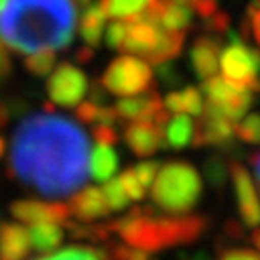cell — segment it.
<instances>
[{
	"instance_id": "33",
	"label": "cell",
	"mask_w": 260,
	"mask_h": 260,
	"mask_svg": "<svg viewBox=\"0 0 260 260\" xmlns=\"http://www.w3.org/2000/svg\"><path fill=\"white\" fill-rule=\"evenodd\" d=\"M91 135H93V139L99 143V145H116L120 137H118V131L114 129L112 125H104V123H96L93 129H91Z\"/></svg>"
},
{
	"instance_id": "19",
	"label": "cell",
	"mask_w": 260,
	"mask_h": 260,
	"mask_svg": "<svg viewBox=\"0 0 260 260\" xmlns=\"http://www.w3.org/2000/svg\"><path fill=\"white\" fill-rule=\"evenodd\" d=\"M193 127H195V121L187 114L170 116L162 131V147L172 150L185 149L187 145H191V139H193Z\"/></svg>"
},
{
	"instance_id": "22",
	"label": "cell",
	"mask_w": 260,
	"mask_h": 260,
	"mask_svg": "<svg viewBox=\"0 0 260 260\" xmlns=\"http://www.w3.org/2000/svg\"><path fill=\"white\" fill-rule=\"evenodd\" d=\"M162 103L170 114H187V116H199L205 106L203 94L197 87H185L183 91L168 93Z\"/></svg>"
},
{
	"instance_id": "45",
	"label": "cell",
	"mask_w": 260,
	"mask_h": 260,
	"mask_svg": "<svg viewBox=\"0 0 260 260\" xmlns=\"http://www.w3.org/2000/svg\"><path fill=\"white\" fill-rule=\"evenodd\" d=\"M251 241H252V245H254V247L260 251V228H254V230H252Z\"/></svg>"
},
{
	"instance_id": "4",
	"label": "cell",
	"mask_w": 260,
	"mask_h": 260,
	"mask_svg": "<svg viewBox=\"0 0 260 260\" xmlns=\"http://www.w3.org/2000/svg\"><path fill=\"white\" fill-rule=\"evenodd\" d=\"M152 203L172 216L189 214L203 195V181L195 166L183 160H172L158 168L152 181Z\"/></svg>"
},
{
	"instance_id": "20",
	"label": "cell",
	"mask_w": 260,
	"mask_h": 260,
	"mask_svg": "<svg viewBox=\"0 0 260 260\" xmlns=\"http://www.w3.org/2000/svg\"><path fill=\"white\" fill-rule=\"evenodd\" d=\"M99 6L106 18L114 21H131L149 14L154 0H101Z\"/></svg>"
},
{
	"instance_id": "49",
	"label": "cell",
	"mask_w": 260,
	"mask_h": 260,
	"mask_svg": "<svg viewBox=\"0 0 260 260\" xmlns=\"http://www.w3.org/2000/svg\"><path fill=\"white\" fill-rule=\"evenodd\" d=\"M193 260H201V258H193Z\"/></svg>"
},
{
	"instance_id": "3",
	"label": "cell",
	"mask_w": 260,
	"mask_h": 260,
	"mask_svg": "<svg viewBox=\"0 0 260 260\" xmlns=\"http://www.w3.org/2000/svg\"><path fill=\"white\" fill-rule=\"evenodd\" d=\"M208 228V218L201 214L156 216L154 208H133L125 216L106 223L110 233H118L125 245L145 252H158L177 245L195 243Z\"/></svg>"
},
{
	"instance_id": "17",
	"label": "cell",
	"mask_w": 260,
	"mask_h": 260,
	"mask_svg": "<svg viewBox=\"0 0 260 260\" xmlns=\"http://www.w3.org/2000/svg\"><path fill=\"white\" fill-rule=\"evenodd\" d=\"M29 249L31 245L25 228L0 222V260H25Z\"/></svg>"
},
{
	"instance_id": "21",
	"label": "cell",
	"mask_w": 260,
	"mask_h": 260,
	"mask_svg": "<svg viewBox=\"0 0 260 260\" xmlns=\"http://www.w3.org/2000/svg\"><path fill=\"white\" fill-rule=\"evenodd\" d=\"M120 158L108 145H99L89 150V172L96 183H106L118 172Z\"/></svg>"
},
{
	"instance_id": "48",
	"label": "cell",
	"mask_w": 260,
	"mask_h": 260,
	"mask_svg": "<svg viewBox=\"0 0 260 260\" xmlns=\"http://www.w3.org/2000/svg\"><path fill=\"white\" fill-rule=\"evenodd\" d=\"M77 2H79V4H83V6H87V4H89V0H77Z\"/></svg>"
},
{
	"instance_id": "41",
	"label": "cell",
	"mask_w": 260,
	"mask_h": 260,
	"mask_svg": "<svg viewBox=\"0 0 260 260\" xmlns=\"http://www.w3.org/2000/svg\"><path fill=\"white\" fill-rule=\"evenodd\" d=\"M225 235H230V237H235V239H243V230L239 223H235L233 220H230V222L225 223Z\"/></svg>"
},
{
	"instance_id": "31",
	"label": "cell",
	"mask_w": 260,
	"mask_h": 260,
	"mask_svg": "<svg viewBox=\"0 0 260 260\" xmlns=\"http://www.w3.org/2000/svg\"><path fill=\"white\" fill-rule=\"evenodd\" d=\"M206 177L214 187H222L228 177V166L220 156H212L206 162Z\"/></svg>"
},
{
	"instance_id": "18",
	"label": "cell",
	"mask_w": 260,
	"mask_h": 260,
	"mask_svg": "<svg viewBox=\"0 0 260 260\" xmlns=\"http://www.w3.org/2000/svg\"><path fill=\"white\" fill-rule=\"evenodd\" d=\"M191 66L195 74L205 81L208 77L216 75L218 60H220V45L218 41L210 37H199L191 47Z\"/></svg>"
},
{
	"instance_id": "28",
	"label": "cell",
	"mask_w": 260,
	"mask_h": 260,
	"mask_svg": "<svg viewBox=\"0 0 260 260\" xmlns=\"http://www.w3.org/2000/svg\"><path fill=\"white\" fill-rule=\"evenodd\" d=\"M104 254L108 260H156L150 256V252L139 251V249H133L129 245H123V243H112L106 241L104 245Z\"/></svg>"
},
{
	"instance_id": "35",
	"label": "cell",
	"mask_w": 260,
	"mask_h": 260,
	"mask_svg": "<svg viewBox=\"0 0 260 260\" xmlns=\"http://www.w3.org/2000/svg\"><path fill=\"white\" fill-rule=\"evenodd\" d=\"M99 108H101V104H94L91 101L79 103L75 106V118L81 123H94L96 116H99Z\"/></svg>"
},
{
	"instance_id": "16",
	"label": "cell",
	"mask_w": 260,
	"mask_h": 260,
	"mask_svg": "<svg viewBox=\"0 0 260 260\" xmlns=\"http://www.w3.org/2000/svg\"><path fill=\"white\" fill-rule=\"evenodd\" d=\"M123 139L127 147L137 156H152L162 147V131L150 120L131 121L123 131Z\"/></svg>"
},
{
	"instance_id": "7",
	"label": "cell",
	"mask_w": 260,
	"mask_h": 260,
	"mask_svg": "<svg viewBox=\"0 0 260 260\" xmlns=\"http://www.w3.org/2000/svg\"><path fill=\"white\" fill-rule=\"evenodd\" d=\"M203 91L208 99L206 106L232 121H241L252 103V91L218 75L205 79Z\"/></svg>"
},
{
	"instance_id": "44",
	"label": "cell",
	"mask_w": 260,
	"mask_h": 260,
	"mask_svg": "<svg viewBox=\"0 0 260 260\" xmlns=\"http://www.w3.org/2000/svg\"><path fill=\"white\" fill-rule=\"evenodd\" d=\"M249 160H251V166L254 170V176H256V181H258V187H260V152L251 154Z\"/></svg>"
},
{
	"instance_id": "46",
	"label": "cell",
	"mask_w": 260,
	"mask_h": 260,
	"mask_svg": "<svg viewBox=\"0 0 260 260\" xmlns=\"http://www.w3.org/2000/svg\"><path fill=\"white\" fill-rule=\"evenodd\" d=\"M258 10H260V0H251V4L247 8V16H251V14L258 12Z\"/></svg>"
},
{
	"instance_id": "40",
	"label": "cell",
	"mask_w": 260,
	"mask_h": 260,
	"mask_svg": "<svg viewBox=\"0 0 260 260\" xmlns=\"http://www.w3.org/2000/svg\"><path fill=\"white\" fill-rule=\"evenodd\" d=\"M247 23H251V35L256 41V45H260V10L247 16Z\"/></svg>"
},
{
	"instance_id": "13",
	"label": "cell",
	"mask_w": 260,
	"mask_h": 260,
	"mask_svg": "<svg viewBox=\"0 0 260 260\" xmlns=\"http://www.w3.org/2000/svg\"><path fill=\"white\" fill-rule=\"evenodd\" d=\"M149 18L164 31L187 33L193 21V10L187 0H154Z\"/></svg>"
},
{
	"instance_id": "38",
	"label": "cell",
	"mask_w": 260,
	"mask_h": 260,
	"mask_svg": "<svg viewBox=\"0 0 260 260\" xmlns=\"http://www.w3.org/2000/svg\"><path fill=\"white\" fill-rule=\"evenodd\" d=\"M118 120H120V118H118V114L114 110V106H101V108H99V116H96V121H99V123L114 125Z\"/></svg>"
},
{
	"instance_id": "29",
	"label": "cell",
	"mask_w": 260,
	"mask_h": 260,
	"mask_svg": "<svg viewBox=\"0 0 260 260\" xmlns=\"http://www.w3.org/2000/svg\"><path fill=\"white\" fill-rule=\"evenodd\" d=\"M101 191H103L104 201H106V205L110 208V212L112 210H121V208H125L127 203H129V199L123 193V189H121L118 179H108Z\"/></svg>"
},
{
	"instance_id": "5",
	"label": "cell",
	"mask_w": 260,
	"mask_h": 260,
	"mask_svg": "<svg viewBox=\"0 0 260 260\" xmlns=\"http://www.w3.org/2000/svg\"><path fill=\"white\" fill-rule=\"evenodd\" d=\"M104 89L118 96H137V94L147 93L149 89H154V79H152V70L150 64L141 60L137 56L123 54L118 56L112 62L103 79L99 81Z\"/></svg>"
},
{
	"instance_id": "24",
	"label": "cell",
	"mask_w": 260,
	"mask_h": 260,
	"mask_svg": "<svg viewBox=\"0 0 260 260\" xmlns=\"http://www.w3.org/2000/svg\"><path fill=\"white\" fill-rule=\"evenodd\" d=\"M104 23H106V16L99 4H91L85 10L83 18H81V39L85 41V47H99L101 39H103Z\"/></svg>"
},
{
	"instance_id": "47",
	"label": "cell",
	"mask_w": 260,
	"mask_h": 260,
	"mask_svg": "<svg viewBox=\"0 0 260 260\" xmlns=\"http://www.w3.org/2000/svg\"><path fill=\"white\" fill-rule=\"evenodd\" d=\"M4 152H6V141H4V137L0 135V158L4 156Z\"/></svg>"
},
{
	"instance_id": "39",
	"label": "cell",
	"mask_w": 260,
	"mask_h": 260,
	"mask_svg": "<svg viewBox=\"0 0 260 260\" xmlns=\"http://www.w3.org/2000/svg\"><path fill=\"white\" fill-rule=\"evenodd\" d=\"M10 72H12V62H10L8 48L0 43V79L8 77Z\"/></svg>"
},
{
	"instance_id": "6",
	"label": "cell",
	"mask_w": 260,
	"mask_h": 260,
	"mask_svg": "<svg viewBox=\"0 0 260 260\" xmlns=\"http://www.w3.org/2000/svg\"><path fill=\"white\" fill-rule=\"evenodd\" d=\"M230 39L218 60L223 77L249 91H260V50L245 45L235 33H230Z\"/></svg>"
},
{
	"instance_id": "43",
	"label": "cell",
	"mask_w": 260,
	"mask_h": 260,
	"mask_svg": "<svg viewBox=\"0 0 260 260\" xmlns=\"http://www.w3.org/2000/svg\"><path fill=\"white\" fill-rule=\"evenodd\" d=\"M10 116H12V110H10V106L6 103H2V101H0V129L8 125Z\"/></svg>"
},
{
	"instance_id": "26",
	"label": "cell",
	"mask_w": 260,
	"mask_h": 260,
	"mask_svg": "<svg viewBox=\"0 0 260 260\" xmlns=\"http://www.w3.org/2000/svg\"><path fill=\"white\" fill-rule=\"evenodd\" d=\"M56 54L54 50H41V52H33L23 60V68L27 70L31 75L35 77H45L54 70Z\"/></svg>"
},
{
	"instance_id": "14",
	"label": "cell",
	"mask_w": 260,
	"mask_h": 260,
	"mask_svg": "<svg viewBox=\"0 0 260 260\" xmlns=\"http://www.w3.org/2000/svg\"><path fill=\"white\" fill-rule=\"evenodd\" d=\"M68 208H70V216H74L81 223L94 222L110 214V208L106 205L103 191L99 187H85L81 191L74 193L68 203Z\"/></svg>"
},
{
	"instance_id": "1",
	"label": "cell",
	"mask_w": 260,
	"mask_h": 260,
	"mask_svg": "<svg viewBox=\"0 0 260 260\" xmlns=\"http://www.w3.org/2000/svg\"><path fill=\"white\" fill-rule=\"evenodd\" d=\"M89 150V137L77 123L33 114L14 133L8 174L50 199L74 195L87 179Z\"/></svg>"
},
{
	"instance_id": "27",
	"label": "cell",
	"mask_w": 260,
	"mask_h": 260,
	"mask_svg": "<svg viewBox=\"0 0 260 260\" xmlns=\"http://www.w3.org/2000/svg\"><path fill=\"white\" fill-rule=\"evenodd\" d=\"M233 135L243 143L260 145V114H251L243 121L233 123Z\"/></svg>"
},
{
	"instance_id": "37",
	"label": "cell",
	"mask_w": 260,
	"mask_h": 260,
	"mask_svg": "<svg viewBox=\"0 0 260 260\" xmlns=\"http://www.w3.org/2000/svg\"><path fill=\"white\" fill-rule=\"evenodd\" d=\"M205 21H206V27L212 29V31H220V33H228L230 31V16L225 12L218 10L208 19H205Z\"/></svg>"
},
{
	"instance_id": "36",
	"label": "cell",
	"mask_w": 260,
	"mask_h": 260,
	"mask_svg": "<svg viewBox=\"0 0 260 260\" xmlns=\"http://www.w3.org/2000/svg\"><path fill=\"white\" fill-rule=\"evenodd\" d=\"M218 260H260V252L251 249H225L220 251Z\"/></svg>"
},
{
	"instance_id": "30",
	"label": "cell",
	"mask_w": 260,
	"mask_h": 260,
	"mask_svg": "<svg viewBox=\"0 0 260 260\" xmlns=\"http://www.w3.org/2000/svg\"><path fill=\"white\" fill-rule=\"evenodd\" d=\"M118 181H120L121 189L127 195V199H131V201H143L145 199V187L139 183V179L135 176L133 168L123 170L120 174V177H118Z\"/></svg>"
},
{
	"instance_id": "25",
	"label": "cell",
	"mask_w": 260,
	"mask_h": 260,
	"mask_svg": "<svg viewBox=\"0 0 260 260\" xmlns=\"http://www.w3.org/2000/svg\"><path fill=\"white\" fill-rule=\"evenodd\" d=\"M33 260H108L103 249L96 247H85V245H75V247H68L62 251L54 252V254H47L41 258Z\"/></svg>"
},
{
	"instance_id": "32",
	"label": "cell",
	"mask_w": 260,
	"mask_h": 260,
	"mask_svg": "<svg viewBox=\"0 0 260 260\" xmlns=\"http://www.w3.org/2000/svg\"><path fill=\"white\" fill-rule=\"evenodd\" d=\"M158 168H160V164L154 162V160H150V162H139L133 172H135V176H137L141 185L149 187V185H152V181H154V177H156Z\"/></svg>"
},
{
	"instance_id": "15",
	"label": "cell",
	"mask_w": 260,
	"mask_h": 260,
	"mask_svg": "<svg viewBox=\"0 0 260 260\" xmlns=\"http://www.w3.org/2000/svg\"><path fill=\"white\" fill-rule=\"evenodd\" d=\"M162 108H164V103L154 89H150L143 94H137V96H125L114 104V110L118 114V118L127 121L152 120L154 114Z\"/></svg>"
},
{
	"instance_id": "8",
	"label": "cell",
	"mask_w": 260,
	"mask_h": 260,
	"mask_svg": "<svg viewBox=\"0 0 260 260\" xmlns=\"http://www.w3.org/2000/svg\"><path fill=\"white\" fill-rule=\"evenodd\" d=\"M48 96L50 101L58 106H66V108H72L83 101V96L89 91V81H87V75L75 68L74 64H60L56 68L50 79H48Z\"/></svg>"
},
{
	"instance_id": "12",
	"label": "cell",
	"mask_w": 260,
	"mask_h": 260,
	"mask_svg": "<svg viewBox=\"0 0 260 260\" xmlns=\"http://www.w3.org/2000/svg\"><path fill=\"white\" fill-rule=\"evenodd\" d=\"M233 123L235 121L223 118L205 104L203 112L199 114V120L195 121L191 145H195V147H223V145H228L233 137Z\"/></svg>"
},
{
	"instance_id": "9",
	"label": "cell",
	"mask_w": 260,
	"mask_h": 260,
	"mask_svg": "<svg viewBox=\"0 0 260 260\" xmlns=\"http://www.w3.org/2000/svg\"><path fill=\"white\" fill-rule=\"evenodd\" d=\"M164 29L158 27L156 23L149 18V14L137 19L125 21V37L121 43L120 50L123 54L137 56L141 60H147L149 64L156 52Z\"/></svg>"
},
{
	"instance_id": "11",
	"label": "cell",
	"mask_w": 260,
	"mask_h": 260,
	"mask_svg": "<svg viewBox=\"0 0 260 260\" xmlns=\"http://www.w3.org/2000/svg\"><path fill=\"white\" fill-rule=\"evenodd\" d=\"M10 214L23 223L35 225V223H58L64 225L70 220V208L66 203L54 201V203H45V201H33V199H23L10 205Z\"/></svg>"
},
{
	"instance_id": "50",
	"label": "cell",
	"mask_w": 260,
	"mask_h": 260,
	"mask_svg": "<svg viewBox=\"0 0 260 260\" xmlns=\"http://www.w3.org/2000/svg\"><path fill=\"white\" fill-rule=\"evenodd\" d=\"M187 2H191V0H187Z\"/></svg>"
},
{
	"instance_id": "10",
	"label": "cell",
	"mask_w": 260,
	"mask_h": 260,
	"mask_svg": "<svg viewBox=\"0 0 260 260\" xmlns=\"http://www.w3.org/2000/svg\"><path fill=\"white\" fill-rule=\"evenodd\" d=\"M230 174H232L233 191L237 199V210L241 216L243 223L247 228H258L260 225V197L258 191L254 187L251 174L247 172V168L239 162L230 164Z\"/></svg>"
},
{
	"instance_id": "34",
	"label": "cell",
	"mask_w": 260,
	"mask_h": 260,
	"mask_svg": "<svg viewBox=\"0 0 260 260\" xmlns=\"http://www.w3.org/2000/svg\"><path fill=\"white\" fill-rule=\"evenodd\" d=\"M125 37V21H114L106 29V45L114 50H120Z\"/></svg>"
},
{
	"instance_id": "23",
	"label": "cell",
	"mask_w": 260,
	"mask_h": 260,
	"mask_svg": "<svg viewBox=\"0 0 260 260\" xmlns=\"http://www.w3.org/2000/svg\"><path fill=\"white\" fill-rule=\"evenodd\" d=\"M27 237L35 251L52 252L64 241V230L58 223H35L27 230Z\"/></svg>"
},
{
	"instance_id": "2",
	"label": "cell",
	"mask_w": 260,
	"mask_h": 260,
	"mask_svg": "<svg viewBox=\"0 0 260 260\" xmlns=\"http://www.w3.org/2000/svg\"><path fill=\"white\" fill-rule=\"evenodd\" d=\"M74 0H2L0 43L19 54L62 50L74 41Z\"/></svg>"
},
{
	"instance_id": "42",
	"label": "cell",
	"mask_w": 260,
	"mask_h": 260,
	"mask_svg": "<svg viewBox=\"0 0 260 260\" xmlns=\"http://www.w3.org/2000/svg\"><path fill=\"white\" fill-rule=\"evenodd\" d=\"M75 58H77V62L79 64H87V62H91L93 60V48L91 47H83L77 50V54H75Z\"/></svg>"
}]
</instances>
